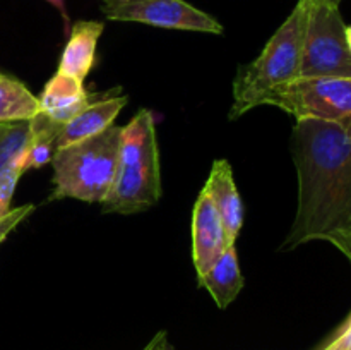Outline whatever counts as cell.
<instances>
[{
	"mask_svg": "<svg viewBox=\"0 0 351 350\" xmlns=\"http://www.w3.org/2000/svg\"><path fill=\"white\" fill-rule=\"evenodd\" d=\"M291 154L298 174V208L281 249L328 240L351 230V130L324 120H297Z\"/></svg>",
	"mask_w": 351,
	"mask_h": 350,
	"instance_id": "obj_1",
	"label": "cell"
},
{
	"mask_svg": "<svg viewBox=\"0 0 351 350\" xmlns=\"http://www.w3.org/2000/svg\"><path fill=\"white\" fill-rule=\"evenodd\" d=\"M161 198L160 150L153 113L143 108L122 127V148L112 191L101 202L105 213L130 215L156 205Z\"/></svg>",
	"mask_w": 351,
	"mask_h": 350,
	"instance_id": "obj_2",
	"label": "cell"
},
{
	"mask_svg": "<svg viewBox=\"0 0 351 350\" xmlns=\"http://www.w3.org/2000/svg\"><path fill=\"white\" fill-rule=\"evenodd\" d=\"M307 9V2L298 0L259 57L247 67L240 69L233 82L230 120H237L249 110L261 106V102L271 89L298 79Z\"/></svg>",
	"mask_w": 351,
	"mask_h": 350,
	"instance_id": "obj_3",
	"label": "cell"
},
{
	"mask_svg": "<svg viewBox=\"0 0 351 350\" xmlns=\"http://www.w3.org/2000/svg\"><path fill=\"white\" fill-rule=\"evenodd\" d=\"M122 148V127L112 126L96 136L55 150L53 192L50 199L74 198L103 202L112 191Z\"/></svg>",
	"mask_w": 351,
	"mask_h": 350,
	"instance_id": "obj_4",
	"label": "cell"
},
{
	"mask_svg": "<svg viewBox=\"0 0 351 350\" xmlns=\"http://www.w3.org/2000/svg\"><path fill=\"white\" fill-rule=\"evenodd\" d=\"M261 105L278 106L297 120H324L351 130V78H298L271 89Z\"/></svg>",
	"mask_w": 351,
	"mask_h": 350,
	"instance_id": "obj_5",
	"label": "cell"
},
{
	"mask_svg": "<svg viewBox=\"0 0 351 350\" xmlns=\"http://www.w3.org/2000/svg\"><path fill=\"white\" fill-rule=\"evenodd\" d=\"M307 5L298 78H351V51L339 7Z\"/></svg>",
	"mask_w": 351,
	"mask_h": 350,
	"instance_id": "obj_6",
	"label": "cell"
},
{
	"mask_svg": "<svg viewBox=\"0 0 351 350\" xmlns=\"http://www.w3.org/2000/svg\"><path fill=\"white\" fill-rule=\"evenodd\" d=\"M99 9L110 21L141 23L163 30L223 33V26L215 17L185 0H101Z\"/></svg>",
	"mask_w": 351,
	"mask_h": 350,
	"instance_id": "obj_7",
	"label": "cell"
},
{
	"mask_svg": "<svg viewBox=\"0 0 351 350\" xmlns=\"http://www.w3.org/2000/svg\"><path fill=\"white\" fill-rule=\"evenodd\" d=\"M230 246L233 244H230L225 225L211 198L202 189L192 211V259L197 277L204 273Z\"/></svg>",
	"mask_w": 351,
	"mask_h": 350,
	"instance_id": "obj_8",
	"label": "cell"
},
{
	"mask_svg": "<svg viewBox=\"0 0 351 350\" xmlns=\"http://www.w3.org/2000/svg\"><path fill=\"white\" fill-rule=\"evenodd\" d=\"M202 189L211 198L213 205L225 225L230 244L235 246V240L243 225V202L235 180H233L232 165L226 160H216L213 163L208 182Z\"/></svg>",
	"mask_w": 351,
	"mask_h": 350,
	"instance_id": "obj_9",
	"label": "cell"
},
{
	"mask_svg": "<svg viewBox=\"0 0 351 350\" xmlns=\"http://www.w3.org/2000/svg\"><path fill=\"white\" fill-rule=\"evenodd\" d=\"M89 105V95L81 81L55 72L38 98L40 113L64 127L72 117Z\"/></svg>",
	"mask_w": 351,
	"mask_h": 350,
	"instance_id": "obj_10",
	"label": "cell"
},
{
	"mask_svg": "<svg viewBox=\"0 0 351 350\" xmlns=\"http://www.w3.org/2000/svg\"><path fill=\"white\" fill-rule=\"evenodd\" d=\"M127 102H129L127 96H112V98L99 100L96 103H89L62 127L55 139V150L71 146L112 127L113 120L127 105Z\"/></svg>",
	"mask_w": 351,
	"mask_h": 350,
	"instance_id": "obj_11",
	"label": "cell"
},
{
	"mask_svg": "<svg viewBox=\"0 0 351 350\" xmlns=\"http://www.w3.org/2000/svg\"><path fill=\"white\" fill-rule=\"evenodd\" d=\"M103 30L105 24L99 21H77L69 34L57 72L84 82L95 65L96 47Z\"/></svg>",
	"mask_w": 351,
	"mask_h": 350,
	"instance_id": "obj_12",
	"label": "cell"
},
{
	"mask_svg": "<svg viewBox=\"0 0 351 350\" xmlns=\"http://www.w3.org/2000/svg\"><path fill=\"white\" fill-rule=\"evenodd\" d=\"M243 283L245 280L240 271L235 246L226 247L225 253L204 273L199 275V285L211 294L219 309L228 307L235 301Z\"/></svg>",
	"mask_w": 351,
	"mask_h": 350,
	"instance_id": "obj_13",
	"label": "cell"
},
{
	"mask_svg": "<svg viewBox=\"0 0 351 350\" xmlns=\"http://www.w3.org/2000/svg\"><path fill=\"white\" fill-rule=\"evenodd\" d=\"M60 129L62 126L51 122L47 115L40 112L29 120V141L21 156L17 158V167L21 168L23 174L50 163L55 153V139H57Z\"/></svg>",
	"mask_w": 351,
	"mask_h": 350,
	"instance_id": "obj_14",
	"label": "cell"
},
{
	"mask_svg": "<svg viewBox=\"0 0 351 350\" xmlns=\"http://www.w3.org/2000/svg\"><path fill=\"white\" fill-rule=\"evenodd\" d=\"M38 112L36 96L19 79L0 72V126L26 122Z\"/></svg>",
	"mask_w": 351,
	"mask_h": 350,
	"instance_id": "obj_15",
	"label": "cell"
},
{
	"mask_svg": "<svg viewBox=\"0 0 351 350\" xmlns=\"http://www.w3.org/2000/svg\"><path fill=\"white\" fill-rule=\"evenodd\" d=\"M29 136V120L10 124L9 130L3 136V139L0 141V172L9 167V165L16 163L17 158L21 156L23 150L26 148Z\"/></svg>",
	"mask_w": 351,
	"mask_h": 350,
	"instance_id": "obj_16",
	"label": "cell"
},
{
	"mask_svg": "<svg viewBox=\"0 0 351 350\" xmlns=\"http://www.w3.org/2000/svg\"><path fill=\"white\" fill-rule=\"evenodd\" d=\"M21 175H23V172L17 167V161L0 172V220L10 213V201H12L14 191H16Z\"/></svg>",
	"mask_w": 351,
	"mask_h": 350,
	"instance_id": "obj_17",
	"label": "cell"
},
{
	"mask_svg": "<svg viewBox=\"0 0 351 350\" xmlns=\"http://www.w3.org/2000/svg\"><path fill=\"white\" fill-rule=\"evenodd\" d=\"M34 209V205H24L19 206V208H14L10 209V213L7 216H3L0 220V244L5 240V237L23 222L26 216H29V213Z\"/></svg>",
	"mask_w": 351,
	"mask_h": 350,
	"instance_id": "obj_18",
	"label": "cell"
},
{
	"mask_svg": "<svg viewBox=\"0 0 351 350\" xmlns=\"http://www.w3.org/2000/svg\"><path fill=\"white\" fill-rule=\"evenodd\" d=\"M351 347V316L346 319L345 325L341 326L335 338L328 343L322 350H348Z\"/></svg>",
	"mask_w": 351,
	"mask_h": 350,
	"instance_id": "obj_19",
	"label": "cell"
},
{
	"mask_svg": "<svg viewBox=\"0 0 351 350\" xmlns=\"http://www.w3.org/2000/svg\"><path fill=\"white\" fill-rule=\"evenodd\" d=\"M331 244L335 247H338V249L341 250V253L345 254V256L351 261V230H350V232L343 233V235L336 237V239L332 240Z\"/></svg>",
	"mask_w": 351,
	"mask_h": 350,
	"instance_id": "obj_20",
	"label": "cell"
},
{
	"mask_svg": "<svg viewBox=\"0 0 351 350\" xmlns=\"http://www.w3.org/2000/svg\"><path fill=\"white\" fill-rule=\"evenodd\" d=\"M45 2H48L51 7H55V9L60 12L62 19H64V30L69 31V27H71V19H69V12H67V5H65V0H45Z\"/></svg>",
	"mask_w": 351,
	"mask_h": 350,
	"instance_id": "obj_21",
	"label": "cell"
},
{
	"mask_svg": "<svg viewBox=\"0 0 351 350\" xmlns=\"http://www.w3.org/2000/svg\"><path fill=\"white\" fill-rule=\"evenodd\" d=\"M154 350H170L165 331L160 333V340H158V343H156V347H154Z\"/></svg>",
	"mask_w": 351,
	"mask_h": 350,
	"instance_id": "obj_22",
	"label": "cell"
},
{
	"mask_svg": "<svg viewBox=\"0 0 351 350\" xmlns=\"http://www.w3.org/2000/svg\"><path fill=\"white\" fill-rule=\"evenodd\" d=\"M308 3H328V5H335V7H339V3H341V0H307Z\"/></svg>",
	"mask_w": 351,
	"mask_h": 350,
	"instance_id": "obj_23",
	"label": "cell"
},
{
	"mask_svg": "<svg viewBox=\"0 0 351 350\" xmlns=\"http://www.w3.org/2000/svg\"><path fill=\"white\" fill-rule=\"evenodd\" d=\"M158 340H160V333H158V335H156V336H154V338H153V340H151V342H149V343H147V345H146V347H144V349H143V350H154V347H156Z\"/></svg>",
	"mask_w": 351,
	"mask_h": 350,
	"instance_id": "obj_24",
	"label": "cell"
},
{
	"mask_svg": "<svg viewBox=\"0 0 351 350\" xmlns=\"http://www.w3.org/2000/svg\"><path fill=\"white\" fill-rule=\"evenodd\" d=\"M9 127H10V124H3V126H0V141L3 139V136H5V134H7Z\"/></svg>",
	"mask_w": 351,
	"mask_h": 350,
	"instance_id": "obj_25",
	"label": "cell"
},
{
	"mask_svg": "<svg viewBox=\"0 0 351 350\" xmlns=\"http://www.w3.org/2000/svg\"><path fill=\"white\" fill-rule=\"evenodd\" d=\"M345 33H346V41H348V47H350V51H351V26H346Z\"/></svg>",
	"mask_w": 351,
	"mask_h": 350,
	"instance_id": "obj_26",
	"label": "cell"
},
{
	"mask_svg": "<svg viewBox=\"0 0 351 350\" xmlns=\"http://www.w3.org/2000/svg\"><path fill=\"white\" fill-rule=\"evenodd\" d=\"M348 350H351V347H350V349H348Z\"/></svg>",
	"mask_w": 351,
	"mask_h": 350,
	"instance_id": "obj_27",
	"label": "cell"
}]
</instances>
